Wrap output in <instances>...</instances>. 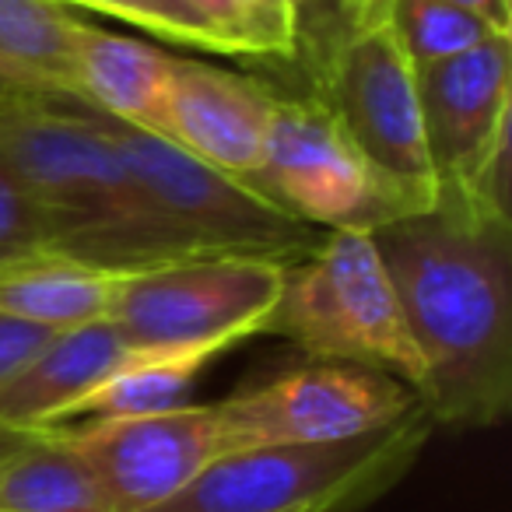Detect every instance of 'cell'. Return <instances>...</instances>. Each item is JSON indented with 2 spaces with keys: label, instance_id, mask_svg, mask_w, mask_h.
<instances>
[{
  "label": "cell",
  "instance_id": "1",
  "mask_svg": "<svg viewBox=\"0 0 512 512\" xmlns=\"http://www.w3.org/2000/svg\"><path fill=\"white\" fill-rule=\"evenodd\" d=\"M421 358L435 428L477 432L512 407V214L432 211L372 228Z\"/></svg>",
  "mask_w": 512,
  "mask_h": 512
},
{
  "label": "cell",
  "instance_id": "2",
  "mask_svg": "<svg viewBox=\"0 0 512 512\" xmlns=\"http://www.w3.org/2000/svg\"><path fill=\"white\" fill-rule=\"evenodd\" d=\"M0 158L53 228V253L113 274L193 256L151 207L127 158L81 102L36 99L0 116Z\"/></svg>",
  "mask_w": 512,
  "mask_h": 512
},
{
  "label": "cell",
  "instance_id": "3",
  "mask_svg": "<svg viewBox=\"0 0 512 512\" xmlns=\"http://www.w3.org/2000/svg\"><path fill=\"white\" fill-rule=\"evenodd\" d=\"M432 432L418 404L355 439L235 449L151 512H358L414 467Z\"/></svg>",
  "mask_w": 512,
  "mask_h": 512
},
{
  "label": "cell",
  "instance_id": "4",
  "mask_svg": "<svg viewBox=\"0 0 512 512\" xmlns=\"http://www.w3.org/2000/svg\"><path fill=\"white\" fill-rule=\"evenodd\" d=\"M264 334L292 341L313 362H344L397 376L414 393L421 358L372 232L334 228L309 256L285 267Z\"/></svg>",
  "mask_w": 512,
  "mask_h": 512
},
{
  "label": "cell",
  "instance_id": "5",
  "mask_svg": "<svg viewBox=\"0 0 512 512\" xmlns=\"http://www.w3.org/2000/svg\"><path fill=\"white\" fill-rule=\"evenodd\" d=\"M313 99L358 151L393 218L435 211L439 190L421 137L414 67L386 15L344 22V36L320 67Z\"/></svg>",
  "mask_w": 512,
  "mask_h": 512
},
{
  "label": "cell",
  "instance_id": "6",
  "mask_svg": "<svg viewBox=\"0 0 512 512\" xmlns=\"http://www.w3.org/2000/svg\"><path fill=\"white\" fill-rule=\"evenodd\" d=\"M414 88L439 190L435 211L509 214L512 39L495 36L453 60L414 67Z\"/></svg>",
  "mask_w": 512,
  "mask_h": 512
},
{
  "label": "cell",
  "instance_id": "7",
  "mask_svg": "<svg viewBox=\"0 0 512 512\" xmlns=\"http://www.w3.org/2000/svg\"><path fill=\"white\" fill-rule=\"evenodd\" d=\"M281 260L186 256L123 274L109 320L137 351H221L264 334L285 281Z\"/></svg>",
  "mask_w": 512,
  "mask_h": 512
},
{
  "label": "cell",
  "instance_id": "8",
  "mask_svg": "<svg viewBox=\"0 0 512 512\" xmlns=\"http://www.w3.org/2000/svg\"><path fill=\"white\" fill-rule=\"evenodd\" d=\"M95 116L127 158L151 207L193 256H264L295 264L327 235L323 228L285 214L271 200L256 197L239 179L190 158L176 144L123 127L102 113Z\"/></svg>",
  "mask_w": 512,
  "mask_h": 512
},
{
  "label": "cell",
  "instance_id": "9",
  "mask_svg": "<svg viewBox=\"0 0 512 512\" xmlns=\"http://www.w3.org/2000/svg\"><path fill=\"white\" fill-rule=\"evenodd\" d=\"M418 404V393L397 376L362 365L313 362L218 400V414L228 453H235L256 446L355 439L393 425Z\"/></svg>",
  "mask_w": 512,
  "mask_h": 512
},
{
  "label": "cell",
  "instance_id": "10",
  "mask_svg": "<svg viewBox=\"0 0 512 512\" xmlns=\"http://www.w3.org/2000/svg\"><path fill=\"white\" fill-rule=\"evenodd\" d=\"M249 190L323 232H372L393 221L365 162L316 99H274L264 162Z\"/></svg>",
  "mask_w": 512,
  "mask_h": 512
},
{
  "label": "cell",
  "instance_id": "11",
  "mask_svg": "<svg viewBox=\"0 0 512 512\" xmlns=\"http://www.w3.org/2000/svg\"><path fill=\"white\" fill-rule=\"evenodd\" d=\"M92 470L113 512H151L228 453L218 404L53 428Z\"/></svg>",
  "mask_w": 512,
  "mask_h": 512
},
{
  "label": "cell",
  "instance_id": "12",
  "mask_svg": "<svg viewBox=\"0 0 512 512\" xmlns=\"http://www.w3.org/2000/svg\"><path fill=\"white\" fill-rule=\"evenodd\" d=\"M278 95L260 81L172 53L169 144L197 162L253 186Z\"/></svg>",
  "mask_w": 512,
  "mask_h": 512
},
{
  "label": "cell",
  "instance_id": "13",
  "mask_svg": "<svg viewBox=\"0 0 512 512\" xmlns=\"http://www.w3.org/2000/svg\"><path fill=\"white\" fill-rule=\"evenodd\" d=\"M141 351L113 320L57 334L8 386H0V425L43 432L67 421L81 397L106 383Z\"/></svg>",
  "mask_w": 512,
  "mask_h": 512
},
{
  "label": "cell",
  "instance_id": "14",
  "mask_svg": "<svg viewBox=\"0 0 512 512\" xmlns=\"http://www.w3.org/2000/svg\"><path fill=\"white\" fill-rule=\"evenodd\" d=\"M169 71L172 53L78 18L74 74L81 106L169 141Z\"/></svg>",
  "mask_w": 512,
  "mask_h": 512
},
{
  "label": "cell",
  "instance_id": "15",
  "mask_svg": "<svg viewBox=\"0 0 512 512\" xmlns=\"http://www.w3.org/2000/svg\"><path fill=\"white\" fill-rule=\"evenodd\" d=\"M123 274L81 264L74 256L36 253L0 267V313L53 334L109 320Z\"/></svg>",
  "mask_w": 512,
  "mask_h": 512
},
{
  "label": "cell",
  "instance_id": "16",
  "mask_svg": "<svg viewBox=\"0 0 512 512\" xmlns=\"http://www.w3.org/2000/svg\"><path fill=\"white\" fill-rule=\"evenodd\" d=\"M78 15L57 0H0V67L43 99H78Z\"/></svg>",
  "mask_w": 512,
  "mask_h": 512
},
{
  "label": "cell",
  "instance_id": "17",
  "mask_svg": "<svg viewBox=\"0 0 512 512\" xmlns=\"http://www.w3.org/2000/svg\"><path fill=\"white\" fill-rule=\"evenodd\" d=\"M214 362L207 351H141L120 372L95 386L88 397L71 407L67 421H109V418H148L190 404L197 376ZM64 421V425H67Z\"/></svg>",
  "mask_w": 512,
  "mask_h": 512
},
{
  "label": "cell",
  "instance_id": "18",
  "mask_svg": "<svg viewBox=\"0 0 512 512\" xmlns=\"http://www.w3.org/2000/svg\"><path fill=\"white\" fill-rule=\"evenodd\" d=\"M0 512H113L92 470L46 428L0 463Z\"/></svg>",
  "mask_w": 512,
  "mask_h": 512
},
{
  "label": "cell",
  "instance_id": "19",
  "mask_svg": "<svg viewBox=\"0 0 512 512\" xmlns=\"http://www.w3.org/2000/svg\"><path fill=\"white\" fill-rule=\"evenodd\" d=\"M369 15H386L411 67L453 60L495 39L488 25H481L477 18H470L467 11L453 8L446 0H376L362 18ZM351 22H358V18H351Z\"/></svg>",
  "mask_w": 512,
  "mask_h": 512
},
{
  "label": "cell",
  "instance_id": "20",
  "mask_svg": "<svg viewBox=\"0 0 512 512\" xmlns=\"http://www.w3.org/2000/svg\"><path fill=\"white\" fill-rule=\"evenodd\" d=\"M57 4H64V8H88V11H99V15L120 18V22H130V25H137V29L151 32V36L165 39V43L218 53V43H214L211 29L200 22V15L186 0H57Z\"/></svg>",
  "mask_w": 512,
  "mask_h": 512
},
{
  "label": "cell",
  "instance_id": "21",
  "mask_svg": "<svg viewBox=\"0 0 512 512\" xmlns=\"http://www.w3.org/2000/svg\"><path fill=\"white\" fill-rule=\"evenodd\" d=\"M36 253H53V228L43 204L0 158V267Z\"/></svg>",
  "mask_w": 512,
  "mask_h": 512
},
{
  "label": "cell",
  "instance_id": "22",
  "mask_svg": "<svg viewBox=\"0 0 512 512\" xmlns=\"http://www.w3.org/2000/svg\"><path fill=\"white\" fill-rule=\"evenodd\" d=\"M53 337V330L0 313V386H8Z\"/></svg>",
  "mask_w": 512,
  "mask_h": 512
},
{
  "label": "cell",
  "instance_id": "23",
  "mask_svg": "<svg viewBox=\"0 0 512 512\" xmlns=\"http://www.w3.org/2000/svg\"><path fill=\"white\" fill-rule=\"evenodd\" d=\"M376 4V0H372ZM369 4V8H372ZM446 4H453V8H460V11H467L470 18H477L481 25H488L495 36H505V39H512V4L509 0H446ZM365 8V11H369ZM362 11V15H365ZM358 15V18H362ZM344 22H351V18H344Z\"/></svg>",
  "mask_w": 512,
  "mask_h": 512
},
{
  "label": "cell",
  "instance_id": "24",
  "mask_svg": "<svg viewBox=\"0 0 512 512\" xmlns=\"http://www.w3.org/2000/svg\"><path fill=\"white\" fill-rule=\"evenodd\" d=\"M46 432V428H43ZM43 432H25V428H11V425H0V463L11 460L15 453H22L25 446L39 439Z\"/></svg>",
  "mask_w": 512,
  "mask_h": 512
},
{
  "label": "cell",
  "instance_id": "25",
  "mask_svg": "<svg viewBox=\"0 0 512 512\" xmlns=\"http://www.w3.org/2000/svg\"><path fill=\"white\" fill-rule=\"evenodd\" d=\"M0 95H29V99H43V95L29 92V88H25L22 81L15 78V74L4 71V67H0Z\"/></svg>",
  "mask_w": 512,
  "mask_h": 512
},
{
  "label": "cell",
  "instance_id": "26",
  "mask_svg": "<svg viewBox=\"0 0 512 512\" xmlns=\"http://www.w3.org/2000/svg\"><path fill=\"white\" fill-rule=\"evenodd\" d=\"M25 102H36V99H29V95H0V113H8V109H15V106H25Z\"/></svg>",
  "mask_w": 512,
  "mask_h": 512
},
{
  "label": "cell",
  "instance_id": "27",
  "mask_svg": "<svg viewBox=\"0 0 512 512\" xmlns=\"http://www.w3.org/2000/svg\"><path fill=\"white\" fill-rule=\"evenodd\" d=\"M369 4H372V0H348V4L341 8V15H344V18H358L365 8H369Z\"/></svg>",
  "mask_w": 512,
  "mask_h": 512
},
{
  "label": "cell",
  "instance_id": "28",
  "mask_svg": "<svg viewBox=\"0 0 512 512\" xmlns=\"http://www.w3.org/2000/svg\"><path fill=\"white\" fill-rule=\"evenodd\" d=\"M285 4H292V8H299V11H306L309 4H316V0H285Z\"/></svg>",
  "mask_w": 512,
  "mask_h": 512
},
{
  "label": "cell",
  "instance_id": "29",
  "mask_svg": "<svg viewBox=\"0 0 512 512\" xmlns=\"http://www.w3.org/2000/svg\"><path fill=\"white\" fill-rule=\"evenodd\" d=\"M316 4H337V8H344L348 0H316Z\"/></svg>",
  "mask_w": 512,
  "mask_h": 512
},
{
  "label": "cell",
  "instance_id": "30",
  "mask_svg": "<svg viewBox=\"0 0 512 512\" xmlns=\"http://www.w3.org/2000/svg\"><path fill=\"white\" fill-rule=\"evenodd\" d=\"M0 116H4V113H0Z\"/></svg>",
  "mask_w": 512,
  "mask_h": 512
}]
</instances>
